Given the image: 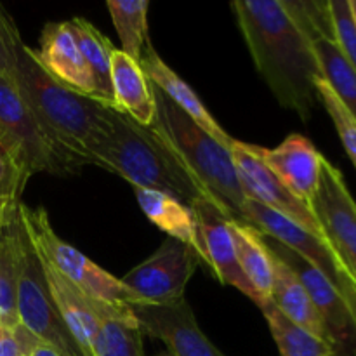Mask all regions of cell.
I'll use <instances>...</instances> for the list:
<instances>
[{"label":"cell","mask_w":356,"mask_h":356,"mask_svg":"<svg viewBox=\"0 0 356 356\" xmlns=\"http://www.w3.org/2000/svg\"><path fill=\"white\" fill-rule=\"evenodd\" d=\"M247 49L278 103L309 120L323 79L312 38L285 0H236L232 3Z\"/></svg>","instance_id":"obj_1"},{"label":"cell","mask_w":356,"mask_h":356,"mask_svg":"<svg viewBox=\"0 0 356 356\" xmlns=\"http://www.w3.org/2000/svg\"><path fill=\"white\" fill-rule=\"evenodd\" d=\"M90 159L94 165L124 177L134 188L163 191L188 207L205 200L219 209L155 124H138L117 108L111 113L110 131L97 143Z\"/></svg>","instance_id":"obj_2"},{"label":"cell","mask_w":356,"mask_h":356,"mask_svg":"<svg viewBox=\"0 0 356 356\" xmlns=\"http://www.w3.org/2000/svg\"><path fill=\"white\" fill-rule=\"evenodd\" d=\"M14 80L45 131L82 165L92 163L90 153L110 131L115 108L56 82L24 42L17 49Z\"/></svg>","instance_id":"obj_3"},{"label":"cell","mask_w":356,"mask_h":356,"mask_svg":"<svg viewBox=\"0 0 356 356\" xmlns=\"http://www.w3.org/2000/svg\"><path fill=\"white\" fill-rule=\"evenodd\" d=\"M153 94L156 103L155 125L159 131L165 136L195 179L214 198L222 214L232 221L247 222L243 218L245 197L229 146L222 145L191 120L155 86Z\"/></svg>","instance_id":"obj_4"},{"label":"cell","mask_w":356,"mask_h":356,"mask_svg":"<svg viewBox=\"0 0 356 356\" xmlns=\"http://www.w3.org/2000/svg\"><path fill=\"white\" fill-rule=\"evenodd\" d=\"M0 136L19 155L30 174L72 176L82 169V162L63 148L44 129L30 108L16 80L0 75Z\"/></svg>","instance_id":"obj_5"},{"label":"cell","mask_w":356,"mask_h":356,"mask_svg":"<svg viewBox=\"0 0 356 356\" xmlns=\"http://www.w3.org/2000/svg\"><path fill=\"white\" fill-rule=\"evenodd\" d=\"M24 225L35 249L75 287L96 301L117 306L146 305L139 296L122 284L120 278L97 266L80 250L56 235L45 209H30L21 205Z\"/></svg>","instance_id":"obj_6"},{"label":"cell","mask_w":356,"mask_h":356,"mask_svg":"<svg viewBox=\"0 0 356 356\" xmlns=\"http://www.w3.org/2000/svg\"><path fill=\"white\" fill-rule=\"evenodd\" d=\"M16 308L21 325L30 330L42 344L52 348L63 356H86L73 339L68 325L52 299L45 280L44 264L30 235L24 252L23 271L17 284Z\"/></svg>","instance_id":"obj_7"},{"label":"cell","mask_w":356,"mask_h":356,"mask_svg":"<svg viewBox=\"0 0 356 356\" xmlns=\"http://www.w3.org/2000/svg\"><path fill=\"white\" fill-rule=\"evenodd\" d=\"M229 152H232L233 162H235L236 172H238L240 186H242L245 200L256 202V204L264 205V207L285 216L296 225L305 228L306 232L315 235L316 238L323 240L330 245L315 212L305 202L299 200L287 186H284L282 181L268 169L259 155V146L247 145L238 139H233Z\"/></svg>","instance_id":"obj_8"},{"label":"cell","mask_w":356,"mask_h":356,"mask_svg":"<svg viewBox=\"0 0 356 356\" xmlns=\"http://www.w3.org/2000/svg\"><path fill=\"white\" fill-rule=\"evenodd\" d=\"M198 261L200 257L193 249L167 236L159 250L120 280L146 305H172L184 299V291Z\"/></svg>","instance_id":"obj_9"},{"label":"cell","mask_w":356,"mask_h":356,"mask_svg":"<svg viewBox=\"0 0 356 356\" xmlns=\"http://www.w3.org/2000/svg\"><path fill=\"white\" fill-rule=\"evenodd\" d=\"M263 240L268 249L278 259L284 261L294 271L296 277L301 280V284L305 285L313 306H315L318 315L322 316L323 323H325L327 332H329L330 341H332L336 351L348 356H356L355 320L346 301L337 292V289L315 266H312L308 261L302 259L292 249L282 245L280 242L266 235H263Z\"/></svg>","instance_id":"obj_10"},{"label":"cell","mask_w":356,"mask_h":356,"mask_svg":"<svg viewBox=\"0 0 356 356\" xmlns=\"http://www.w3.org/2000/svg\"><path fill=\"white\" fill-rule=\"evenodd\" d=\"M312 211L332 249L356 280V202L343 172L327 159H323Z\"/></svg>","instance_id":"obj_11"},{"label":"cell","mask_w":356,"mask_h":356,"mask_svg":"<svg viewBox=\"0 0 356 356\" xmlns=\"http://www.w3.org/2000/svg\"><path fill=\"white\" fill-rule=\"evenodd\" d=\"M145 334L156 337L172 356H226L198 327L186 299L172 305L131 306Z\"/></svg>","instance_id":"obj_12"},{"label":"cell","mask_w":356,"mask_h":356,"mask_svg":"<svg viewBox=\"0 0 356 356\" xmlns=\"http://www.w3.org/2000/svg\"><path fill=\"white\" fill-rule=\"evenodd\" d=\"M197 216L198 232H200L202 243L205 247L209 261V270L218 277V280L225 285H232L236 291L250 299L257 308H261V299L249 284L236 257L235 242H233L229 221L218 207L209 202L200 200L191 205Z\"/></svg>","instance_id":"obj_13"},{"label":"cell","mask_w":356,"mask_h":356,"mask_svg":"<svg viewBox=\"0 0 356 356\" xmlns=\"http://www.w3.org/2000/svg\"><path fill=\"white\" fill-rule=\"evenodd\" d=\"M259 155L282 184L312 209L325 159L316 146L306 136L291 134L273 149L259 146Z\"/></svg>","instance_id":"obj_14"},{"label":"cell","mask_w":356,"mask_h":356,"mask_svg":"<svg viewBox=\"0 0 356 356\" xmlns=\"http://www.w3.org/2000/svg\"><path fill=\"white\" fill-rule=\"evenodd\" d=\"M35 51V49H33ZM42 68L63 86L96 97L94 80L68 21L47 23L40 35V49L35 51Z\"/></svg>","instance_id":"obj_15"},{"label":"cell","mask_w":356,"mask_h":356,"mask_svg":"<svg viewBox=\"0 0 356 356\" xmlns=\"http://www.w3.org/2000/svg\"><path fill=\"white\" fill-rule=\"evenodd\" d=\"M38 256L44 264L49 291H51L52 299H54L63 320L68 325L73 339L76 341L83 355L90 356V341L99 329L101 316L113 305L96 301V299L86 296L68 278L63 277L40 252H38Z\"/></svg>","instance_id":"obj_16"},{"label":"cell","mask_w":356,"mask_h":356,"mask_svg":"<svg viewBox=\"0 0 356 356\" xmlns=\"http://www.w3.org/2000/svg\"><path fill=\"white\" fill-rule=\"evenodd\" d=\"M23 202L10 204L0 229V327L13 329L17 320V284L24 264L28 232L24 226Z\"/></svg>","instance_id":"obj_17"},{"label":"cell","mask_w":356,"mask_h":356,"mask_svg":"<svg viewBox=\"0 0 356 356\" xmlns=\"http://www.w3.org/2000/svg\"><path fill=\"white\" fill-rule=\"evenodd\" d=\"M141 65L143 72H145L146 79L156 87V89L162 90L177 108L184 111L191 120L197 122L202 129L209 132L211 136H214L218 141H221L225 146H232L233 138H229L225 132V129L216 122V118L209 113V110L205 108V104L202 103L200 97L197 96L193 89L163 61L159 56V52L155 51L152 44H146L145 51L141 56Z\"/></svg>","instance_id":"obj_18"},{"label":"cell","mask_w":356,"mask_h":356,"mask_svg":"<svg viewBox=\"0 0 356 356\" xmlns=\"http://www.w3.org/2000/svg\"><path fill=\"white\" fill-rule=\"evenodd\" d=\"M136 200L139 207L145 212L146 218L165 232L170 238L179 240L181 243L195 250L202 263L209 268L207 252L202 243L200 232H198L197 216L193 209L188 207L177 198L156 190H146V188H134Z\"/></svg>","instance_id":"obj_19"},{"label":"cell","mask_w":356,"mask_h":356,"mask_svg":"<svg viewBox=\"0 0 356 356\" xmlns=\"http://www.w3.org/2000/svg\"><path fill=\"white\" fill-rule=\"evenodd\" d=\"M111 83L117 110L141 125L155 124L156 103L152 82L141 65L118 49L111 52Z\"/></svg>","instance_id":"obj_20"},{"label":"cell","mask_w":356,"mask_h":356,"mask_svg":"<svg viewBox=\"0 0 356 356\" xmlns=\"http://www.w3.org/2000/svg\"><path fill=\"white\" fill-rule=\"evenodd\" d=\"M271 259H273L271 302H273L275 308L280 313H284L289 320L298 323L299 327L309 330V332L315 334L316 337L332 344L329 332H327L325 323H323L322 316L318 315L316 308L313 306L312 299H309L308 292H306L301 280H299V278L296 277L294 271H292L284 261L278 259L273 252H271ZM334 350H336V348H334Z\"/></svg>","instance_id":"obj_21"},{"label":"cell","mask_w":356,"mask_h":356,"mask_svg":"<svg viewBox=\"0 0 356 356\" xmlns=\"http://www.w3.org/2000/svg\"><path fill=\"white\" fill-rule=\"evenodd\" d=\"M236 257L242 273L252 285L261 302L271 301V282H273V259L263 240V233L249 222L229 221ZM261 305V306H263Z\"/></svg>","instance_id":"obj_22"},{"label":"cell","mask_w":356,"mask_h":356,"mask_svg":"<svg viewBox=\"0 0 356 356\" xmlns=\"http://www.w3.org/2000/svg\"><path fill=\"white\" fill-rule=\"evenodd\" d=\"M143 336L131 306H110L90 341V356H143Z\"/></svg>","instance_id":"obj_23"},{"label":"cell","mask_w":356,"mask_h":356,"mask_svg":"<svg viewBox=\"0 0 356 356\" xmlns=\"http://www.w3.org/2000/svg\"><path fill=\"white\" fill-rule=\"evenodd\" d=\"M299 24L305 28L306 33L312 38L313 51H315L316 59H318L323 80L329 83L334 94L339 97L341 103L346 106V110L353 115L356 120V72L353 66L350 65L346 56L343 54L341 47L337 45L336 37L320 33V31L313 30L308 24L302 23V21H299Z\"/></svg>","instance_id":"obj_24"},{"label":"cell","mask_w":356,"mask_h":356,"mask_svg":"<svg viewBox=\"0 0 356 356\" xmlns=\"http://www.w3.org/2000/svg\"><path fill=\"white\" fill-rule=\"evenodd\" d=\"M73 35L76 38L80 52L86 59L89 72L94 80L96 99L115 108L113 83H111V52L113 44L97 30L94 24L83 17H73L68 21Z\"/></svg>","instance_id":"obj_25"},{"label":"cell","mask_w":356,"mask_h":356,"mask_svg":"<svg viewBox=\"0 0 356 356\" xmlns=\"http://www.w3.org/2000/svg\"><path fill=\"white\" fill-rule=\"evenodd\" d=\"M259 309L266 318L280 356H330L336 353L332 344L289 320L284 313L275 308L271 301Z\"/></svg>","instance_id":"obj_26"},{"label":"cell","mask_w":356,"mask_h":356,"mask_svg":"<svg viewBox=\"0 0 356 356\" xmlns=\"http://www.w3.org/2000/svg\"><path fill=\"white\" fill-rule=\"evenodd\" d=\"M148 7L146 0H110L106 9L122 42L120 51L134 61H141L148 44Z\"/></svg>","instance_id":"obj_27"},{"label":"cell","mask_w":356,"mask_h":356,"mask_svg":"<svg viewBox=\"0 0 356 356\" xmlns=\"http://www.w3.org/2000/svg\"><path fill=\"white\" fill-rule=\"evenodd\" d=\"M28 179L30 174L24 169L19 155L0 136V202L2 204L21 202V195Z\"/></svg>","instance_id":"obj_28"},{"label":"cell","mask_w":356,"mask_h":356,"mask_svg":"<svg viewBox=\"0 0 356 356\" xmlns=\"http://www.w3.org/2000/svg\"><path fill=\"white\" fill-rule=\"evenodd\" d=\"M316 94H318V99L325 106L327 113L332 118L341 143H343L344 149H346L348 156H350L356 169V120L353 115L346 110V106L341 103L339 97L334 94V90L330 89V86L323 79L316 82Z\"/></svg>","instance_id":"obj_29"},{"label":"cell","mask_w":356,"mask_h":356,"mask_svg":"<svg viewBox=\"0 0 356 356\" xmlns=\"http://www.w3.org/2000/svg\"><path fill=\"white\" fill-rule=\"evenodd\" d=\"M329 9L337 45L356 72V21L351 13L350 0H329Z\"/></svg>","instance_id":"obj_30"},{"label":"cell","mask_w":356,"mask_h":356,"mask_svg":"<svg viewBox=\"0 0 356 356\" xmlns=\"http://www.w3.org/2000/svg\"><path fill=\"white\" fill-rule=\"evenodd\" d=\"M19 31L13 17L0 6V75L14 80L17 63V49L21 45Z\"/></svg>","instance_id":"obj_31"},{"label":"cell","mask_w":356,"mask_h":356,"mask_svg":"<svg viewBox=\"0 0 356 356\" xmlns=\"http://www.w3.org/2000/svg\"><path fill=\"white\" fill-rule=\"evenodd\" d=\"M24 355L21 350L19 343H17V337L14 334L13 329H6V327H0V356H19Z\"/></svg>","instance_id":"obj_32"},{"label":"cell","mask_w":356,"mask_h":356,"mask_svg":"<svg viewBox=\"0 0 356 356\" xmlns=\"http://www.w3.org/2000/svg\"><path fill=\"white\" fill-rule=\"evenodd\" d=\"M31 356H63V355H59L56 350H52V348L45 346V344L40 343L37 348H35L33 355Z\"/></svg>","instance_id":"obj_33"},{"label":"cell","mask_w":356,"mask_h":356,"mask_svg":"<svg viewBox=\"0 0 356 356\" xmlns=\"http://www.w3.org/2000/svg\"><path fill=\"white\" fill-rule=\"evenodd\" d=\"M10 204H2L0 202V229H2V225H3V218H6V211L7 207H9Z\"/></svg>","instance_id":"obj_34"},{"label":"cell","mask_w":356,"mask_h":356,"mask_svg":"<svg viewBox=\"0 0 356 356\" xmlns=\"http://www.w3.org/2000/svg\"><path fill=\"white\" fill-rule=\"evenodd\" d=\"M350 7H351V13H353L355 21H356V0H350Z\"/></svg>","instance_id":"obj_35"},{"label":"cell","mask_w":356,"mask_h":356,"mask_svg":"<svg viewBox=\"0 0 356 356\" xmlns=\"http://www.w3.org/2000/svg\"><path fill=\"white\" fill-rule=\"evenodd\" d=\"M330 356H348V355H344V353H339V351H336V353H332Z\"/></svg>","instance_id":"obj_36"},{"label":"cell","mask_w":356,"mask_h":356,"mask_svg":"<svg viewBox=\"0 0 356 356\" xmlns=\"http://www.w3.org/2000/svg\"><path fill=\"white\" fill-rule=\"evenodd\" d=\"M159 356H172V355H170V353H169V351H163V353H160Z\"/></svg>","instance_id":"obj_37"},{"label":"cell","mask_w":356,"mask_h":356,"mask_svg":"<svg viewBox=\"0 0 356 356\" xmlns=\"http://www.w3.org/2000/svg\"><path fill=\"white\" fill-rule=\"evenodd\" d=\"M19 356H31V355H19Z\"/></svg>","instance_id":"obj_38"}]
</instances>
